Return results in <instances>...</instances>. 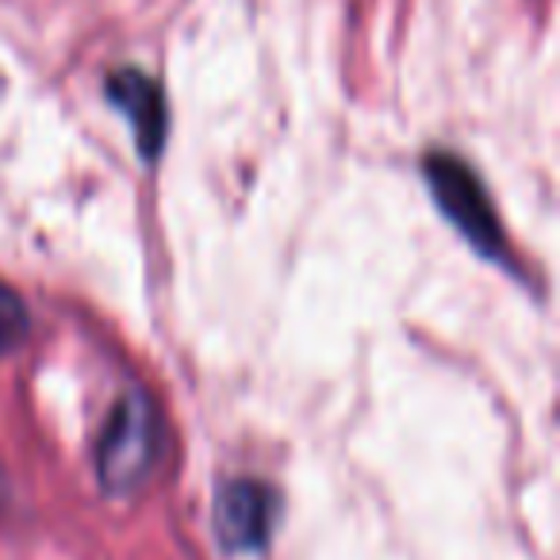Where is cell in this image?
Listing matches in <instances>:
<instances>
[{
	"label": "cell",
	"instance_id": "6",
	"mask_svg": "<svg viewBox=\"0 0 560 560\" xmlns=\"http://www.w3.org/2000/svg\"><path fill=\"white\" fill-rule=\"evenodd\" d=\"M4 499H9V491H4V480H0V511H4Z\"/></svg>",
	"mask_w": 560,
	"mask_h": 560
},
{
	"label": "cell",
	"instance_id": "5",
	"mask_svg": "<svg viewBox=\"0 0 560 560\" xmlns=\"http://www.w3.org/2000/svg\"><path fill=\"white\" fill-rule=\"evenodd\" d=\"M27 330H32L27 304L20 300L16 289H9V284L0 280V358L16 350V346L27 338Z\"/></svg>",
	"mask_w": 560,
	"mask_h": 560
},
{
	"label": "cell",
	"instance_id": "2",
	"mask_svg": "<svg viewBox=\"0 0 560 560\" xmlns=\"http://www.w3.org/2000/svg\"><path fill=\"white\" fill-rule=\"evenodd\" d=\"M427 173L430 196H434L438 211L480 249L483 257H499L503 254V226L499 215L491 208V196L483 188L480 173L465 162V158L450 154V150H434L422 162Z\"/></svg>",
	"mask_w": 560,
	"mask_h": 560
},
{
	"label": "cell",
	"instance_id": "1",
	"mask_svg": "<svg viewBox=\"0 0 560 560\" xmlns=\"http://www.w3.org/2000/svg\"><path fill=\"white\" fill-rule=\"evenodd\" d=\"M158 460V415L142 392H124L104 415L93 468L104 495L127 499L150 480Z\"/></svg>",
	"mask_w": 560,
	"mask_h": 560
},
{
	"label": "cell",
	"instance_id": "4",
	"mask_svg": "<svg viewBox=\"0 0 560 560\" xmlns=\"http://www.w3.org/2000/svg\"><path fill=\"white\" fill-rule=\"evenodd\" d=\"M108 101L127 116L142 158L154 162L165 147V131H170V112H165L162 85L154 78H147L142 70H116L108 78Z\"/></svg>",
	"mask_w": 560,
	"mask_h": 560
},
{
	"label": "cell",
	"instance_id": "3",
	"mask_svg": "<svg viewBox=\"0 0 560 560\" xmlns=\"http://www.w3.org/2000/svg\"><path fill=\"white\" fill-rule=\"evenodd\" d=\"M280 518V495L272 483L234 476L215 491V534L231 552H257L269 545Z\"/></svg>",
	"mask_w": 560,
	"mask_h": 560
}]
</instances>
